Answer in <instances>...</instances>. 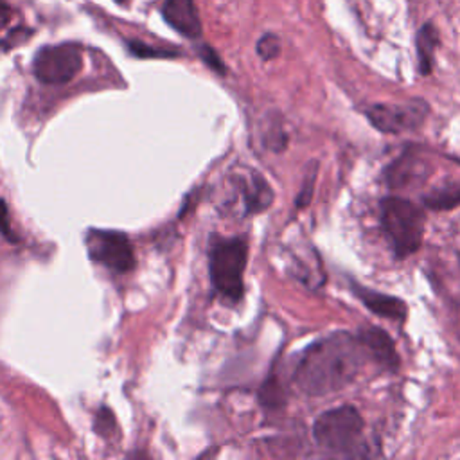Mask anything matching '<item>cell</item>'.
Returning a JSON list of instances; mask_svg holds the SVG:
<instances>
[{"instance_id":"4","label":"cell","mask_w":460,"mask_h":460,"mask_svg":"<svg viewBox=\"0 0 460 460\" xmlns=\"http://www.w3.org/2000/svg\"><path fill=\"white\" fill-rule=\"evenodd\" d=\"M248 243L243 237L217 239L210 246L208 273L214 291L230 304H237L244 293V270Z\"/></svg>"},{"instance_id":"14","label":"cell","mask_w":460,"mask_h":460,"mask_svg":"<svg viewBox=\"0 0 460 460\" xmlns=\"http://www.w3.org/2000/svg\"><path fill=\"white\" fill-rule=\"evenodd\" d=\"M422 205L429 210L442 212V210H451L460 205V178L458 180H449L444 185L435 187L428 194L422 196Z\"/></svg>"},{"instance_id":"8","label":"cell","mask_w":460,"mask_h":460,"mask_svg":"<svg viewBox=\"0 0 460 460\" xmlns=\"http://www.w3.org/2000/svg\"><path fill=\"white\" fill-rule=\"evenodd\" d=\"M431 174V160L424 155L419 146H406L402 153L392 160L385 171L383 178L390 189H410L422 185Z\"/></svg>"},{"instance_id":"13","label":"cell","mask_w":460,"mask_h":460,"mask_svg":"<svg viewBox=\"0 0 460 460\" xmlns=\"http://www.w3.org/2000/svg\"><path fill=\"white\" fill-rule=\"evenodd\" d=\"M438 31L435 23H424L415 36V49H417V68L420 75H429L435 66V52L438 47Z\"/></svg>"},{"instance_id":"2","label":"cell","mask_w":460,"mask_h":460,"mask_svg":"<svg viewBox=\"0 0 460 460\" xmlns=\"http://www.w3.org/2000/svg\"><path fill=\"white\" fill-rule=\"evenodd\" d=\"M313 438L329 455L347 458L372 456L365 438V419L352 404H341L322 411L313 422Z\"/></svg>"},{"instance_id":"17","label":"cell","mask_w":460,"mask_h":460,"mask_svg":"<svg viewBox=\"0 0 460 460\" xmlns=\"http://www.w3.org/2000/svg\"><path fill=\"white\" fill-rule=\"evenodd\" d=\"M128 47H129L131 54H135L138 58H169V56L176 54V52H167V50H160V49L144 45L142 41H129Z\"/></svg>"},{"instance_id":"22","label":"cell","mask_w":460,"mask_h":460,"mask_svg":"<svg viewBox=\"0 0 460 460\" xmlns=\"http://www.w3.org/2000/svg\"><path fill=\"white\" fill-rule=\"evenodd\" d=\"M119 2H122V0H119Z\"/></svg>"},{"instance_id":"9","label":"cell","mask_w":460,"mask_h":460,"mask_svg":"<svg viewBox=\"0 0 460 460\" xmlns=\"http://www.w3.org/2000/svg\"><path fill=\"white\" fill-rule=\"evenodd\" d=\"M356 332L368 354L370 363L392 374L401 368V356L397 352L395 341L385 329L377 325H365Z\"/></svg>"},{"instance_id":"16","label":"cell","mask_w":460,"mask_h":460,"mask_svg":"<svg viewBox=\"0 0 460 460\" xmlns=\"http://www.w3.org/2000/svg\"><path fill=\"white\" fill-rule=\"evenodd\" d=\"M316 164L313 162V169L311 171H307V174H305V178H304V183H302V187H300V190H298V194H296V198H295V207L296 208H304V207H307L309 203H311V199H313V192H314V180H316Z\"/></svg>"},{"instance_id":"3","label":"cell","mask_w":460,"mask_h":460,"mask_svg":"<svg viewBox=\"0 0 460 460\" xmlns=\"http://www.w3.org/2000/svg\"><path fill=\"white\" fill-rule=\"evenodd\" d=\"M379 226L394 257L404 261L422 246L426 212L408 198L385 196L379 201Z\"/></svg>"},{"instance_id":"12","label":"cell","mask_w":460,"mask_h":460,"mask_svg":"<svg viewBox=\"0 0 460 460\" xmlns=\"http://www.w3.org/2000/svg\"><path fill=\"white\" fill-rule=\"evenodd\" d=\"M239 185L246 214L262 212L273 203V189L270 187L268 180H264L259 172L252 171L248 178H239Z\"/></svg>"},{"instance_id":"11","label":"cell","mask_w":460,"mask_h":460,"mask_svg":"<svg viewBox=\"0 0 460 460\" xmlns=\"http://www.w3.org/2000/svg\"><path fill=\"white\" fill-rule=\"evenodd\" d=\"M162 16L185 38H198L201 34V20L194 0H165Z\"/></svg>"},{"instance_id":"6","label":"cell","mask_w":460,"mask_h":460,"mask_svg":"<svg viewBox=\"0 0 460 460\" xmlns=\"http://www.w3.org/2000/svg\"><path fill=\"white\" fill-rule=\"evenodd\" d=\"M83 66L81 45L74 41L45 45L32 59V72L40 83L65 84L72 81Z\"/></svg>"},{"instance_id":"21","label":"cell","mask_w":460,"mask_h":460,"mask_svg":"<svg viewBox=\"0 0 460 460\" xmlns=\"http://www.w3.org/2000/svg\"><path fill=\"white\" fill-rule=\"evenodd\" d=\"M458 266H460V253H458Z\"/></svg>"},{"instance_id":"20","label":"cell","mask_w":460,"mask_h":460,"mask_svg":"<svg viewBox=\"0 0 460 460\" xmlns=\"http://www.w3.org/2000/svg\"><path fill=\"white\" fill-rule=\"evenodd\" d=\"M11 16H13V11H11V5L7 4V2H4V0H0V29L2 27H5L7 23H9V20H11Z\"/></svg>"},{"instance_id":"7","label":"cell","mask_w":460,"mask_h":460,"mask_svg":"<svg viewBox=\"0 0 460 460\" xmlns=\"http://www.w3.org/2000/svg\"><path fill=\"white\" fill-rule=\"evenodd\" d=\"M86 250L92 261L113 273H128L135 268V252L126 234L92 228L86 234Z\"/></svg>"},{"instance_id":"5","label":"cell","mask_w":460,"mask_h":460,"mask_svg":"<svg viewBox=\"0 0 460 460\" xmlns=\"http://www.w3.org/2000/svg\"><path fill=\"white\" fill-rule=\"evenodd\" d=\"M429 104L424 99H410L406 102H376L363 110L367 120L381 133L399 135L402 131L419 129L428 115Z\"/></svg>"},{"instance_id":"1","label":"cell","mask_w":460,"mask_h":460,"mask_svg":"<svg viewBox=\"0 0 460 460\" xmlns=\"http://www.w3.org/2000/svg\"><path fill=\"white\" fill-rule=\"evenodd\" d=\"M367 363L370 359L358 332L334 331L302 350L293 381L304 395L322 397L352 385Z\"/></svg>"},{"instance_id":"18","label":"cell","mask_w":460,"mask_h":460,"mask_svg":"<svg viewBox=\"0 0 460 460\" xmlns=\"http://www.w3.org/2000/svg\"><path fill=\"white\" fill-rule=\"evenodd\" d=\"M31 34H32V31H31V29H25V27H16V29H13V31L7 34V38L0 40V52H5V50H9V49H13L14 45H18V43H22L23 40H27Z\"/></svg>"},{"instance_id":"19","label":"cell","mask_w":460,"mask_h":460,"mask_svg":"<svg viewBox=\"0 0 460 460\" xmlns=\"http://www.w3.org/2000/svg\"><path fill=\"white\" fill-rule=\"evenodd\" d=\"M199 56H201V59H203L212 70H216L217 74H225V65L221 63V59L217 58V54L214 52L212 47L203 45V47L199 49Z\"/></svg>"},{"instance_id":"10","label":"cell","mask_w":460,"mask_h":460,"mask_svg":"<svg viewBox=\"0 0 460 460\" xmlns=\"http://www.w3.org/2000/svg\"><path fill=\"white\" fill-rule=\"evenodd\" d=\"M349 289L376 316L388 318L397 323L406 322L408 304L404 298H399V296L377 291V289H370V288L356 282L354 279H349Z\"/></svg>"},{"instance_id":"15","label":"cell","mask_w":460,"mask_h":460,"mask_svg":"<svg viewBox=\"0 0 460 460\" xmlns=\"http://www.w3.org/2000/svg\"><path fill=\"white\" fill-rule=\"evenodd\" d=\"M257 54L264 61H271L280 54V40L273 32H266L257 41Z\"/></svg>"}]
</instances>
